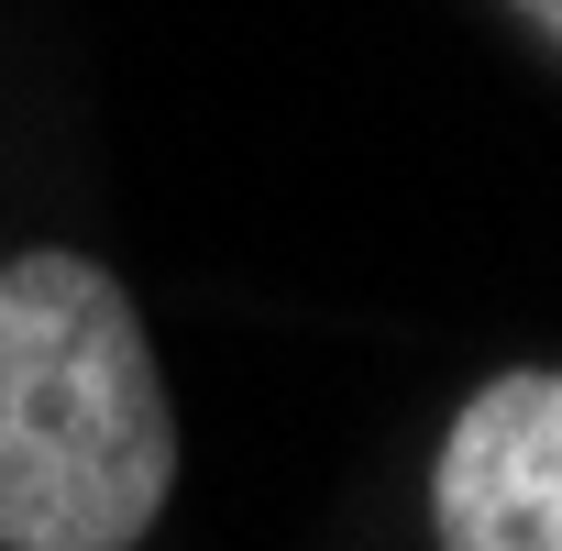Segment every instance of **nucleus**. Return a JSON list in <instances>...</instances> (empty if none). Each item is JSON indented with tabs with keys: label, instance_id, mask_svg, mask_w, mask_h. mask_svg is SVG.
<instances>
[{
	"label": "nucleus",
	"instance_id": "obj_1",
	"mask_svg": "<svg viewBox=\"0 0 562 551\" xmlns=\"http://www.w3.org/2000/svg\"><path fill=\"white\" fill-rule=\"evenodd\" d=\"M177 485V408L89 254L0 265V551H133Z\"/></svg>",
	"mask_w": 562,
	"mask_h": 551
},
{
	"label": "nucleus",
	"instance_id": "obj_2",
	"mask_svg": "<svg viewBox=\"0 0 562 551\" xmlns=\"http://www.w3.org/2000/svg\"><path fill=\"white\" fill-rule=\"evenodd\" d=\"M441 551H562V364L496 375L430 474Z\"/></svg>",
	"mask_w": 562,
	"mask_h": 551
}]
</instances>
